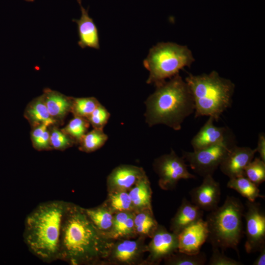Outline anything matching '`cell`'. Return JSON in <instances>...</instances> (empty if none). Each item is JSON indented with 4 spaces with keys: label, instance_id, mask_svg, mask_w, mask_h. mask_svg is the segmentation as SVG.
Masks as SVG:
<instances>
[{
    "label": "cell",
    "instance_id": "6da1fadb",
    "mask_svg": "<svg viewBox=\"0 0 265 265\" xmlns=\"http://www.w3.org/2000/svg\"><path fill=\"white\" fill-rule=\"evenodd\" d=\"M115 241L97 229L84 208L68 202L62 222L58 260L72 265L105 263Z\"/></svg>",
    "mask_w": 265,
    "mask_h": 265
},
{
    "label": "cell",
    "instance_id": "7a4b0ae2",
    "mask_svg": "<svg viewBox=\"0 0 265 265\" xmlns=\"http://www.w3.org/2000/svg\"><path fill=\"white\" fill-rule=\"evenodd\" d=\"M68 203L62 200L41 203L25 219L24 240L30 252L43 262L59 259L62 222Z\"/></svg>",
    "mask_w": 265,
    "mask_h": 265
},
{
    "label": "cell",
    "instance_id": "3957f363",
    "mask_svg": "<svg viewBox=\"0 0 265 265\" xmlns=\"http://www.w3.org/2000/svg\"><path fill=\"white\" fill-rule=\"evenodd\" d=\"M155 85V91L145 102L146 123L150 127L163 124L175 131L180 130L186 118L195 111L187 83L178 74Z\"/></svg>",
    "mask_w": 265,
    "mask_h": 265
},
{
    "label": "cell",
    "instance_id": "277c9868",
    "mask_svg": "<svg viewBox=\"0 0 265 265\" xmlns=\"http://www.w3.org/2000/svg\"><path fill=\"white\" fill-rule=\"evenodd\" d=\"M185 81L193 99L195 118L206 116L217 121L231 106L235 85L216 71L200 75L189 74Z\"/></svg>",
    "mask_w": 265,
    "mask_h": 265
},
{
    "label": "cell",
    "instance_id": "5b68a950",
    "mask_svg": "<svg viewBox=\"0 0 265 265\" xmlns=\"http://www.w3.org/2000/svg\"><path fill=\"white\" fill-rule=\"evenodd\" d=\"M244 211L238 198L227 196L222 206L210 212L205 221L209 230L207 241L212 247L223 251L233 249L238 254V245L243 234Z\"/></svg>",
    "mask_w": 265,
    "mask_h": 265
},
{
    "label": "cell",
    "instance_id": "8992f818",
    "mask_svg": "<svg viewBox=\"0 0 265 265\" xmlns=\"http://www.w3.org/2000/svg\"><path fill=\"white\" fill-rule=\"evenodd\" d=\"M194 61L191 51L186 46L172 42L159 43L149 51L143 61L149 72L148 84H159L179 74Z\"/></svg>",
    "mask_w": 265,
    "mask_h": 265
},
{
    "label": "cell",
    "instance_id": "52a82bcc",
    "mask_svg": "<svg viewBox=\"0 0 265 265\" xmlns=\"http://www.w3.org/2000/svg\"><path fill=\"white\" fill-rule=\"evenodd\" d=\"M234 136L230 132L223 141L199 150L184 151L183 157L200 176L212 175L230 148L236 144Z\"/></svg>",
    "mask_w": 265,
    "mask_h": 265
},
{
    "label": "cell",
    "instance_id": "ba28073f",
    "mask_svg": "<svg viewBox=\"0 0 265 265\" xmlns=\"http://www.w3.org/2000/svg\"><path fill=\"white\" fill-rule=\"evenodd\" d=\"M153 165L159 177V186L164 190L174 188L181 179L196 178L194 175L188 171L183 157L177 155L173 149L169 154L156 159Z\"/></svg>",
    "mask_w": 265,
    "mask_h": 265
},
{
    "label": "cell",
    "instance_id": "9c48e42d",
    "mask_svg": "<svg viewBox=\"0 0 265 265\" xmlns=\"http://www.w3.org/2000/svg\"><path fill=\"white\" fill-rule=\"evenodd\" d=\"M243 217L246 222L245 249L248 253L259 251L265 246V214L260 204L247 201Z\"/></svg>",
    "mask_w": 265,
    "mask_h": 265
},
{
    "label": "cell",
    "instance_id": "30bf717a",
    "mask_svg": "<svg viewBox=\"0 0 265 265\" xmlns=\"http://www.w3.org/2000/svg\"><path fill=\"white\" fill-rule=\"evenodd\" d=\"M151 238L147 246L150 263L158 264L178 251V235L162 226L158 225Z\"/></svg>",
    "mask_w": 265,
    "mask_h": 265
},
{
    "label": "cell",
    "instance_id": "8fae6325",
    "mask_svg": "<svg viewBox=\"0 0 265 265\" xmlns=\"http://www.w3.org/2000/svg\"><path fill=\"white\" fill-rule=\"evenodd\" d=\"M257 153L256 148L234 145L222 161L219 167L229 179L244 176V170Z\"/></svg>",
    "mask_w": 265,
    "mask_h": 265
},
{
    "label": "cell",
    "instance_id": "7c38bea8",
    "mask_svg": "<svg viewBox=\"0 0 265 265\" xmlns=\"http://www.w3.org/2000/svg\"><path fill=\"white\" fill-rule=\"evenodd\" d=\"M202 184L189 192L191 202L203 211L211 212L218 206L220 199V185L212 175L204 176Z\"/></svg>",
    "mask_w": 265,
    "mask_h": 265
},
{
    "label": "cell",
    "instance_id": "4fadbf2b",
    "mask_svg": "<svg viewBox=\"0 0 265 265\" xmlns=\"http://www.w3.org/2000/svg\"><path fill=\"white\" fill-rule=\"evenodd\" d=\"M209 230L207 222L201 219L187 226L178 235V251L189 254H197L207 241Z\"/></svg>",
    "mask_w": 265,
    "mask_h": 265
},
{
    "label": "cell",
    "instance_id": "5bb4252c",
    "mask_svg": "<svg viewBox=\"0 0 265 265\" xmlns=\"http://www.w3.org/2000/svg\"><path fill=\"white\" fill-rule=\"evenodd\" d=\"M147 251L144 244V236L136 240L119 239L115 241L107 262L124 265L136 263L143 252Z\"/></svg>",
    "mask_w": 265,
    "mask_h": 265
},
{
    "label": "cell",
    "instance_id": "9a60e30c",
    "mask_svg": "<svg viewBox=\"0 0 265 265\" xmlns=\"http://www.w3.org/2000/svg\"><path fill=\"white\" fill-rule=\"evenodd\" d=\"M145 175L142 168L131 165H121L113 170L107 178L109 192L129 191Z\"/></svg>",
    "mask_w": 265,
    "mask_h": 265
},
{
    "label": "cell",
    "instance_id": "2e32d148",
    "mask_svg": "<svg viewBox=\"0 0 265 265\" xmlns=\"http://www.w3.org/2000/svg\"><path fill=\"white\" fill-rule=\"evenodd\" d=\"M214 119H209L194 136L191 141L193 151L199 150L223 141L231 132L225 127H217Z\"/></svg>",
    "mask_w": 265,
    "mask_h": 265
},
{
    "label": "cell",
    "instance_id": "e0dca14e",
    "mask_svg": "<svg viewBox=\"0 0 265 265\" xmlns=\"http://www.w3.org/2000/svg\"><path fill=\"white\" fill-rule=\"evenodd\" d=\"M42 95L52 118L57 125L62 123L71 112L73 97L50 88L44 89Z\"/></svg>",
    "mask_w": 265,
    "mask_h": 265
},
{
    "label": "cell",
    "instance_id": "ac0fdd59",
    "mask_svg": "<svg viewBox=\"0 0 265 265\" xmlns=\"http://www.w3.org/2000/svg\"><path fill=\"white\" fill-rule=\"evenodd\" d=\"M80 10V19H74L78 25L79 41L78 44L83 49L90 47L95 49L100 48L99 38L97 27L93 20L89 16L88 10L81 4V0H78Z\"/></svg>",
    "mask_w": 265,
    "mask_h": 265
},
{
    "label": "cell",
    "instance_id": "d6986e66",
    "mask_svg": "<svg viewBox=\"0 0 265 265\" xmlns=\"http://www.w3.org/2000/svg\"><path fill=\"white\" fill-rule=\"evenodd\" d=\"M204 211L184 197L171 221L170 230L177 235L185 228L203 219Z\"/></svg>",
    "mask_w": 265,
    "mask_h": 265
},
{
    "label": "cell",
    "instance_id": "ffe728a7",
    "mask_svg": "<svg viewBox=\"0 0 265 265\" xmlns=\"http://www.w3.org/2000/svg\"><path fill=\"white\" fill-rule=\"evenodd\" d=\"M24 117L32 128L42 124L48 126L57 125L51 117L42 95L27 104L25 110Z\"/></svg>",
    "mask_w": 265,
    "mask_h": 265
},
{
    "label": "cell",
    "instance_id": "44dd1931",
    "mask_svg": "<svg viewBox=\"0 0 265 265\" xmlns=\"http://www.w3.org/2000/svg\"><path fill=\"white\" fill-rule=\"evenodd\" d=\"M134 212L114 213L112 226L108 237L116 240L128 239L136 236L134 228Z\"/></svg>",
    "mask_w": 265,
    "mask_h": 265
},
{
    "label": "cell",
    "instance_id": "7402d4cb",
    "mask_svg": "<svg viewBox=\"0 0 265 265\" xmlns=\"http://www.w3.org/2000/svg\"><path fill=\"white\" fill-rule=\"evenodd\" d=\"M152 190L146 174L128 191L134 212L152 210Z\"/></svg>",
    "mask_w": 265,
    "mask_h": 265
},
{
    "label": "cell",
    "instance_id": "603a6c76",
    "mask_svg": "<svg viewBox=\"0 0 265 265\" xmlns=\"http://www.w3.org/2000/svg\"><path fill=\"white\" fill-rule=\"evenodd\" d=\"M84 210L97 229L108 237L114 217V213L111 211L104 203L97 207L84 208Z\"/></svg>",
    "mask_w": 265,
    "mask_h": 265
},
{
    "label": "cell",
    "instance_id": "cb8c5ba5",
    "mask_svg": "<svg viewBox=\"0 0 265 265\" xmlns=\"http://www.w3.org/2000/svg\"><path fill=\"white\" fill-rule=\"evenodd\" d=\"M227 186L236 190L250 202L255 201L257 198L265 197L260 194L258 186L244 176L230 178L227 183Z\"/></svg>",
    "mask_w": 265,
    "mask_h": 265
},
{
    "label": "cell",
    "instance_id": "d4e9b609",
    "mask_svg": "<svg viewBox=\"0 0 265 265\" xmlns=\"http://www.w3.org/2000/svg\"><path fill=\"white\" fill-rule=\"evenodd\" d=\"M158 225L152 210H144L134 212V228L136 235L151 238Z\"/></svg>",
    "mask_w": 265,
    "mask_h": 265
},
{
    "label": "cell",
    "instance_id": "484cf974",
    "mask_svg": "<svg viewBox=\"0 0 265 265\" xmlns=\"http://www.w3.org/2000/svg\"><path fill=\"white\" fill-rule=\"evenodd\" d=\"M108 136L103 129L93 128L85 133L80 139L79 150L85 153L94 152L101 148L106 142Z\"/></svg>",
    "mask_w": 265,
    "mask_h": 265
},
{
    "label": "cell",
    "instance_id": "4316f807",
    "mask_svg": "<svg viewBox=\"0 0 265 265\" xmlns=\"http://www.w3.org/2000/svg\"><path fill=\"white\" fill-rule=\"evenodd\" d=\"M113 213L121 212H133L128 191H114L108 193L104 203Z\"/></svg>",
    "mask_w": 265,
    "mask_h": 265
},
{
    "label": "cell",
    "instance_id": "83f0119b",
    "mask_svg": "<svg viewBox=\"0 0 265 265\" xmlns=\"http://www.w3.org/2000/svg\"><path fill=\"white\" fill-rule=\"evenodd\" d=\"M165 263L170 265H204L207 261L206 255L200 252L189 254L177 251L164 259Z\"/></svg>",
    "mask_w": 265,
    "mask_h": 265
},
{
    "label": "cell",
    "instance_id": "f1b7e54d",
    "mask_svg": "<svg viewBox=\"0 0 265 265\" xmlns=\"http://www.w3.org/2000/svg\"><path fill=\"white\" fill-rule=\"evenodd\" d=\"M100 104L95 97L72 98L71 112L74 116L86 118Z\"/></svg>",
    "mask_w": 265,
    "mask_h": 265
},
{
    "label": "cell",
    "instance_id": "f546056e",
    "mask_svg": "<svg viewBox=\"0 0 265 265\" xmlns=\"http://www.w3.org/2000/svg\"><path fill=\"white\" fill-rule=\"evenodd\" d=\"M50 143L52 150L64 151L77 144L72 137L59 129L57 125L49 127Z\"/></svg>",
    "mask_w": 265,
    "mask_h": 265
},
{
    "label": "cell",
    "instance_id": "4dcf8cb0",
    "mask_svg": "<svg viewBox=\"0 0 265 265\" xmlns=\"http://www.w3.org/2000/svg\"><path fill=\"white\" fill-rule=\"evenodd\" d=\"M49 127L42 124L32 128L30 138L33 148L38 151L51 150Z\"/></svg>",
    "mask_w": 265,
    "mask_h": 265
},
{
    "label": "cell",
    "instance_id": "1f68e13d",
    "mask_svg": "<svg viewBox=\"0 0 265 265\" xmlns=\"http://www.w3.org/2000/svg\"><path fill=\"white\" fill-rule=\"evenodd\" d=\"M244 176L259 186L265 181V161L260 158L253 159L245 168Z\"/></svg>",
    "mask_w": 265,
    "mask_h": 265
},
{
    "label": "cell",
    "instance_id": "d6a6232c",
    "mask_svg": "<svg viewBox=\"0 0 265 265\" xmlns=\"http://www.w3.org/2000/svg\"><path fill=\"white\" fill-rule=\"evenodd\" d=\"M90 123L86 118L74 116L62 130L72 137L78 144L81 137L87 132Z\"/></svg>",
    "mask_w": 265,
    "mask_h": 265
},
{
    "label": "cell",
    "instance_id": "836d02e7",
    "mask_svg": "<svg viewBox=\"0 0 265 265\" xmlns=\"http://www.w3.org/2000/svg\"><path fill=\"white\" fill-rule=\"evenodd\" d=\"M110 117V113L101 104L87 118L93 128L103 129Z\"/></svg>",
    "mask_w": 265,
    "mask_h": 265
},
{
    "label": "cell",
    "instance_id": "e575fe53",
    "mask_svg": "<svg viewBox=\"0 0 265 265\" xmlns=\"http://www.w3.org/2000/svg\"><path fill=\"white\" fill-rule=\"evenodd\" d=\"M224 251L217 247H212V254L209 265H242L243 264L226 256Z\"/></svg>",
    "mask_w": 265,
    "mask_h": 265
},
{
    "label": "cell",
    "instance_id": "d590c367",
    "mask_svg": "<svg viewBox=\"0 0 265 265\" xmlns=\"http://www.w3.org/2000/svg\"><path fill=\"white\" fill-rule=\"evenodd\" d=\"M256 149L257 152L260 155V158L265 161V135L263 132L259 134L257 146Z\"/></svg>",
    "mask_w": 265,
    "mask_h": 265
},
{
    "label": "cell",
    "instance_id": "8d00e7d4",
    "mask_svg": "<svg viewBox=\"0 0 265 265\" xmlns=\"http://www.w3.org/2000/svg\"><path fill=\"white\" fill-rule=\"evenodd\" d=\"M260 254L255 261L253 265H265V246L263 247L259 251Z\"/></svg>",
    "mask_w": 265,
    "mask_h": 265
},
{
    "label": "cell",
    "instance_id": "74e56055",
    "mask_svg": "<svg viewBox=\"0 0 265 265\" xmlns=\"http://www.w3.org/2000/svg\"><path fill=\"white\" fill-rule=\"evenodd\" d=\"M24 0L32 2V1H33L34 0Z\"/></svg>",
    "mask_w": 265,
    "mask_h": 265
}]
</instances>
